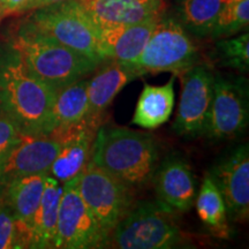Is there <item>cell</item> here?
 Wrapping results in <instances>:
<instances>
[{"instance_id":"6da1fadb","label":"cell","mask_w":249,"mask_h":249,"mask_svg":"<svg viewBox=\"0 0 249 249\" xmlns=\"http://www.w3.org/2000/svg\"><path fill=\"white\" fill-rule=\"evenodd\" d=\"M90 160L132 189L140 188L152 181L160 165V147L149 133L102 124Z\"/></svg>"},{"instance_id":"7a4b0ae2","label":"cell","mask_w":249,"mask_h":249,"mask_svg":"<svg viewBox=\"0 0 249 249\" xmlns=\"http://www.w3.org/2000/svg\"><path fill=\"white\" fill-rule=\"evenodd\" d=\"M55 90L28 70L9 48L0 54V108L22 134L45 135Z\"/></svg>"},{"instance_id":"3957f363","label":"cell","mask_w":249,"mask_h":249,"mask_svg":"<svg viewBox=\"0 0 249 249\" xmlns=\"http://www.w3.org/2000/svg\"><path fill=\"white\" fill-rule=\"evenodd\" d=\"M9 48L17 52L28 70L57 91L86 79L98 66L86 55L39 33L29 22L15 34Z\"/></svg>"},{"instance_id":"277c9868","label":"cell","mask_w":249,"mask_h":249,"mask_svg":"<svg viewBox=\"0 0 249 249\" xmlns=\"http://www.w3.org/2000/svg\"><path fill=\"white\" fill-rule=\"evenodd\" d=\"M191 247L179 229L174 213L157 202H135L117 224L103 248L171 249Z\"/></svg>"},{"instance_id":"5b68a950","label":"cell","mask_w":249,"mask_h":249,"mask_svg":"<svg viewBox=\"0 0 249 249\" xmlns=\"http://www.w3.org/2000/svg\"><path fill=\"white\" fill-rule=\"evenodd\" d=\"M29 22L39 33L99 65L107 59L99 48V31L79 0H64L35 9Z\"/></svg>"},{"instance_id":"8992f818","label":"cell","mask_w":249,"mask_h":249,"mask_svg":"<svg viewBox=\"0 0 249 249\" xmlns=\"http://www.w3.org/2000/svg\"><path fill=\"white\" fill-rule=\"evenodd\" d=\"M77 189L97 220L104 241L135 203L130 187L96 166L90 160L77 176Z\"/></svg>"},{"instance_id":"52a82bcc","label":"cell","mask_w":249,"mask_h":249,"mask_svg":"<svg viewBox=\"0 0 249 249\" xmlns=\"http://www.w3.org/2000/svg\"><path fill=\"white\" fill-rule=\"evenodd\" d=\"M197 61L198 50L182 24L163 15L135 65L145 74L170 71L181 76Z\"/></svg>"},{"instance_id":"ba28073f","label":"cell","mask_w":249,"mask_h":249,"mask_svg":"<svg viewBox=\"0 0 249 249\" xmlns=\"http://www.w3.org/2000/svg\"><path fill=\"white\" fill-rule=\"evenodd\" d=\"M248 87L244 77L213 75V95L204 136L213 141L234 139L248 124Z\"/></svg>"},{"instance_id":"9c48e42d","label":"cell","mask_w":249,"mask_h":249,"mask_svg":"<svg viewBox=\"0 0 249 249\" xmlns=\"http://www.w3.org/2000/svg\"><path fill=\"white\" fill-rule=\"evenodd\" d=\"M104 235L77 189V177L62 183L57 224V248H102Z\"/></svg>"},{"instance_id":"30bf717a","label":"cell","mask_w":249,"mask_h":249,"mask_svg":"<svg viewBox=\"0 0 249 249\" xmlns=\"http://www.w3.org/2000/svg\"><path fill=\"white\" fill-rule=\"evenodd\" d=\"M214 74L204 65L196 64L181 76V96L173 123L177 135L195 139L204 135L213 95Z\"/></svg>"},{"instance_id":"8fae6325","label":"cell","mask_w":249,"mask_h":249,"mask_svg":"<svg viewBox=\"0 0 249 249\" xmlns=\"http://www.w3.org/2000/svg\"><path fill=\"white\" fill-rule=\"evenodd\" d=\"M103 124V114L87 116L77 123L54 129L50 136L60 143L49 174L65 183L76 178L90 160L92 143Z\"/></svg>"},{"instance_id":"7c38bea8","label":"cell","mask_w":249,"mask_h":249,"mask_svg":"<svg viewBox=\"0 0 249 249\" xmlns=\"http://www.w3.org/2000/svg\"><path fill=\"white\" fill-rule=\"evenodd\" d=\"M60 143L50 135L20 134L0 160V185L31 174L48 173Z\"/></svg>"},{"instance_id":"4fadbf2b","label":"cell","mask_w":249,"mask_h":249,"mask_svg":"<svg viewBox=\"0 0 249 249\" xmlns=\"http://www.w3.org/2000/svg\"><path fill=\"white\" fill-rule=\"evenodd\" d=\"M225 201L227 214L233 222L244 223L249 216V150L239 145L209 171Z\"/></svg>"},{"instance_id":"5bb4252c","label":"cell","mask_w":249,"mask_h":249,"mask_svg":"<svg viewBox=\"0 0 249 249\" xmlns=\"http://www.w3.org/2000/svg\"><path fill=\"white\" fill-rule=\"evenodd\" d=\"M152 180L158 204L174 214L192 209L196 197L195 179L185 160L167 157L157 166Z\"/></svg>"},{"instance_id":"9a60e30c","label":"cell","mask_w":249,"mask_h":249,"mask_svg":"<svg viewBox=\"0 0 249 249\" xmlns=\"http://www.w3.org/2000/svg\"><path fill=\"white\" fill-rule=\"evenodd\" d=\"M93 24L102 28L138 23L164 14V0H79Z\"/></svg>"},{"instance_id":"2e32d148","label":"cell","mask_w":249,"mask_h":249,"mask_svg":"<svg viewBox=\"0 0 249 249\" xmlns=\"http://www.w3.org/2000/svg\"><path fill=\"white\" fill-rule=\"evenodd\" d=\"M163 15L138 23L98 29L99 48L104 58L107 60L135 64Z\"/></svg>"},{"instance_id":"e0dca14e","label":"cell","mask_w":249,"mask_h":249,"mask_svg":"<svg viewBox=\"0 0 249 249\" xmlns=\"http://www.w3.org/2000/svg\"><path fill=\"white\" fill-rule=\"evenodd\" d=\"M145 75L135 64L111 60L104 65L87 85L90 116L104 114V111L116 98V96L129 82Z\"/></svg>"},{"instance_id":"ac0fdd59","label":"cell","mask_w":249,"mask_h":249,"mask_svg":"<svg viewBox=\"0 0 249 249\" xmlns=\"http://www.w3.org/2000/svg\"><path fill=\"white\" fill-rule=\"evenodd\" d=\"M48 173L13 179L6 185V202L17 220L24 248L29 247V230L45 188Z\"/></svg>"},{"instance_id":"d6986e66","label":"cell","mask_w":249,"mask_h":249,"mask_svg":"<svg viewBox=\"0 0 249 249\" xmlns=\"http://www.w3.org/2000/svg\"><path fill=\"white\" fill-rule=\"evenodd\" d=\"M62 183L48 174L42 200L29 230L30 248H57V224Z\"/></svg>"},{"instance_id":"ffe728a7","label":"cell","mask_w":249,"mask_h":249,"mask_svg":"<svg viewBox=\"0 0 249 249\" xmlns=\"http://www.w3.org/2000/svg\"><path fill=\"white\" fill-rule=\"evenodd\" d=\"M174 80L176 75L163 86L145 83L136 104L133 124L145 129H155L170 119L174 107Z\"/></svg>"},{"instance_id":"44dd1931","label":"cell","mask_w":249,"mask_h":249,"mask_svg":"<svg viewBox=\"0 0 249 249\" xmlns=\"http://www.w3.org/2000/svg\"><path fill=\"white\" fill-rule=\"evenodd\" d=\"M87 85L88 79L86 77L58 90L50 111L45 135L60 127L77 123L87 116L89 108Z\"/></svg>"},{"instance_id":"7402d4cb","label":"cell","mask_w":249,"mask_h":249,"mask_svg":"<svg viewBox=\"0 0 249 249\" xmlns=\"http://www.w3.org/2000/svg\"><path fill=\"white\" fill-rule=\"evenodd\" d=\"M194 203L201 222L213 233L214 236L227 238L230 235L229 214L225 201L209 172L205 173Z\"/></svg>"},{"instance_id":"603a6c76","label":"cell","mask_w":249,"mask_h":249,"mask_svg":"<svg viewBox=\"0 0 249 249\" xmlns=\"http://www.w3.org/2000/svg\"><path fill=\"white\" fill-rule=\"evenodd\" d=\"M225 2L226 0H181L179 5L180 23L196 36H210Z\"/></svg>"},{"instance_id":"cb8c5ba5","label":"cell","mask_w":249,"mask_h":249,"mask_svg":"<svg viewBox=\"0 0 249 249\" xmlns=\"http://www.w3.org/2000/svg\"><path fill=\"white\" fill-rule=\"evenodd\" d=\"M249 23V0L226 1L218 14L210 36L227 38L244 30Z\"/></svg>"},{"instance_id":"d4e9b609","label":"cell","mask_w":249,"mask_h":249,"mask_svg":"<svg viewBox=\"0 0 249 249\" xmlns=\"http://www.w3.org/2000/svg\"><path fill=\"white\" fill-rule=\"evenodd\" d=\"M213 59L222 67H230L241 73L249 70V34L217 42Z\"/></svg>"},{"instance_id":"484cf974","label":"cell","mask_w":249,"mask_h":249,"mask_svg":"<svg viewBox=\"0 0 249 249\" xmlns=\"http://www.w3.org/2000/svg\"><path fill=\"white\" fill-rule=\"evenodd\" d=\"M24 248L17 220L6 203H0V249Z\"/></svg>"},{"instance_id":"4316f807","label":"cell","mask_w":249,"mask_h":249,"mask_svg":"<svg viewBox=\"0 0 249 249\" xmlns=\"http://www.w3.org/2000/svg\"><path fill=\"white\" fill-rule=\"evenodd\" d=\"M20 129L18 128L7 117H0V151H6L20 136Z\"/></svg>"},{"instance_id":"83f0119b","label":"cell","mask_w":249,"mask_h":249,"mask_svg":"<svg viewBox=\"0 0 249 249\" xmlns=\"http://www.w3.org/2000/svg\"><path fill=\"white\" fill-rule=\"evenodd\" d=\"M29 1L30 0H7L5 7V15L18 13V12H24Z\"/></svg>"},{"instance_id":"f1b7e54d","label":"cell","mask_w":249,"mask_h":249,"mask_svg":"<svg viewBox=\"0 0 249 249\" xmlns=\"http://www.w3.org/2000/svg\"><path fill=\"white\" fill-rule=\"evenodd\" d=\"M64 0H30L29 4L27 5L26 11H35L37 8H42V7H46V6L57 4V2H61Z\"/></svg>"},{"instance_id":"f546056e","label":"cell","mask_w":249,"mask_h":249,"mask_svg":"<svg viewBox=\"0 0 249 249\" xmlns=\"http://www.w3.org/2000/svg\"><path fill=\"white\" fill-rule=\"evenodd\" d=\"M6 2H7V0H0V18L4 17L5 15Z\"/></svg>"},{"instance_id":"4dcf8cb0","label":"cell","mask_w":249,"mask_h":249,"mask_svg":"<svg viewBox=\"0 0 249 249\" xmlns=\"http://www.w3.org/2000/svg\"><path fill=\"white\" fill-rule=\"evenodd\" d=\"M4 152L5 151H0V160H1V157H2V155H4Z\"/></svg>"},{"instance_id":"1f68e13d","label":"cell","mask_w":249,"mask_h":249,"mask_svg":"<svg viewBox=\"0 0 249 249\" xmlns=\"http://www.w3.org/2000/svg\"><path fill=\"white\" fill-rule=\"evenodd\" d=\"M226 1H231V0H226Z\"/></svg>"}]
</instances>
